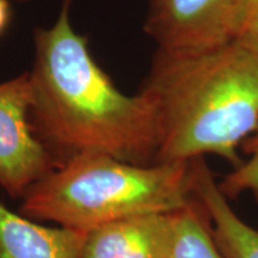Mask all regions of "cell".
<instances>
[{"mask_svg": "<svg viewBox=\"0 0 258 258\" xmlns=\"http://www.w3.org/2000/svg\"><path fill=\"white\" fill-rule=\"evenodd\" d=\"M173 213L137 215L86 232L80 258H169Z\"/></svg>", "mask_w": 258, "mask_h": 258, "instance_id": "obj_6", "label": "cell"}, {"mask_svg": "<svg viewBox=\"0 0 258 258\" xmlns=\"http://www.w3.org/2000/svg\"><path fill=\"white\" fill-rule=\"evenodd\" d=\"M169 258H226L213 238L205 209L195 198L173 213V241Z\"/></svg>", "mask_w": 258, "mask_h": 258, "instance_id": "obj_9", "label": "cell"}, {"mask_svg": "<svg viewBox=\"0 0 258 258\" xmlns=\"http://www.w3.org/2000/svg\"><path fill=\"white\" fill-rule=\"evenodd\" d=\"M11 10H10V0H0V34L8 27Z\"/></svg>", "mask_w": 258, "mask_h": 258, "instance_id": "obj_12", "label": "cell"}, {"mask_svg": "<svg viewBox=\"0 0 258 258\" xmlns=\"http://www.w3.org/2000/svg\"><path fill=\"white\" fill-rule=\"evenodd\" d=\"M190 160L137 165L84 154L50 171L22 199L19 213L89 232L145 214H171L192 201Z\"/></svg>", "mask_w": 258, "mask_h": 258, "instance_id": "obj_3", "label": "cell"}, {"mask_svg": "<svg viewBox=\"0 0 258 258\" xmlns=\"http://www.w3.org/2000/svg\"><path fill=\"white\" fill-rule=\"evenodd\" d=\"M237 0H150L144 30L164 53H194L231 42Z\"/></svg>", "mask_w": 258, "mask_h": 258, "instance_id": "obj_5", "label": "cell"}, {"mask_svg": "<svg viewBox=\"0 0 258 258\" xmlns=\"http://www.w3.org/2000/svg\"><path fill=\"white\" fill-rule=\"evenodd\" d=\"M30 101L29 72L0 83V185L14 199L57 167L32 132Z\"/></svg>", "mask_w": 258, "mask_h": 258, "instance_id": "obj_4", "label": "cell"}, {"mask_svg": "<svg viewBox=\"0 0 258 258\" xmlns=\"http://www.w3.org/2000/svg\"><path fill=\"white\" fill-rule=\"evenodd\" d=\"M240 151L245 158L218 182L219 188L230 201L250 195L258 203V125L241 145Z\"/></svg>", "mask_w": 258, "mask_h": 258, "instance_id": "obj_10", "label": "cell"}, {"mask_svg": "<svg viewBox=\"0 0 258 258\" xmlns=\"http://www.w3.org/2000/svg\"><path fill=\"white\" fill-rule=\"evenodd\" d=\"M231 42L258 53V0H237L231 24Z\"/></svg>", "mask_w": 258, "mask_h": 258, "instance_id": "obj_11", "label": "cell"}, {"mask_svg": "<svg viewBox=\"0 0 258 258\" xmlns=\"http://www.w3.org/2000/svg\"><path fill=\"white\" fill-rule=\"evenodd\" d=\"M191 194L205 209L218 247L226 258H258V227L243 220L222 194L206 157L190 160Z\"/></svg>", "mask_w": 258, "mask_h": 258, "instance_id": "obj_7", "label": "cell"}, {"mask_svg": "<svg viewBox=\"0 0 258 258\" xmlns=\"http://www.w3.org/2000/svg\"><path fill=\"white\" fill-rule=\"evenodd\" d=\"M10 2H19V3H24V2H30V0H10Z\"/></svg>", "mask_w": 258, "mask_h": 258, "instance_id": "obj_13", "label": "cell"}, {"mask_svg": "<svg viewBox=\"0 0 258 258\" xmlns=\"http://www.w3.org/2000/svg\"><path fill=\"white\" fill-rule=\"evenodd\" d=\"M141 92L156 108V164L217 156L232 167L258 125V53L234 43L194 53L157 50Z\"/></svg>", "mask_w": 258, "mask_h": 258, "instance_id": "obj_2", "label": "cell"}, {"mask_svg": "<svg viewBox=\"0 0 258 258\" xmlns=\"http://www.w3.org/2000/svg\"><path fill=\"white\" fill-rule=\"evenodd\" d=\"M63 0L55 23L34 34L29 121L57 166L84 154H106L137 165L156 164L159 128L146 93L116 88L70 21Z\"/></svg>", "mask_w": 258, "mask_h": 258, "instance_id": "obj_1", "label": "cell"}, {"mask_svg": "<svg viewBox=\"0 0 258 258\" xmlns=\"http://www.w3.org/2000/svg\"><path fill=\"white\" fill-rule=\"evenodd\" d=\"M85 235L42 226L0 203V258H80Z\"/></svg>", "mask_w": 258, "mask_h": 258, "instance_id": "obj_8", "label": "cell"}]
</instances>
